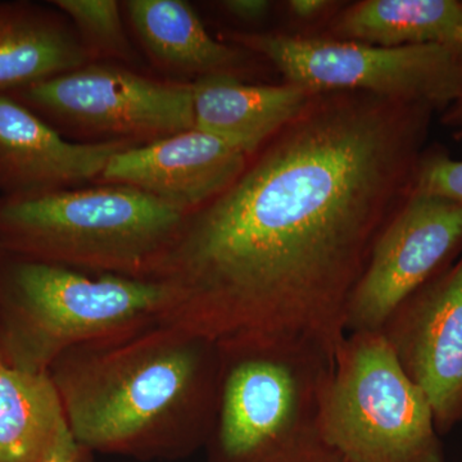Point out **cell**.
I'll return each mask as SVG.
<instances>
[{
	"label": "cell",
	"instance_id": "obj_1",
	"mask_svg": "<svg viewBox=\"0 0 462 462\" xmlns=\"http://www.w3.org/2000/svg\"><path fill=\"white\" fill-rule=\"evenodd\" d=\"M434 112L314 94L158 257L188 336L291 334L337 351L374 245L415 189Z\"/></svg>",
	"mask_w": 462,
	"mask_h": 462
},
{
	"label": "cell",
	"instance_id": "obj_2",
	"mask_svg": "<svg viewBox=\"0 0 462 462\" xmlns=\"http://www.w3.org/2000/svg\"><path fill=\"white\" fill-rule=\"evenodd\" d=\"M217 346L215 462H346L324 430L336 351L291 334Z\"/></svg>",
	"mask_w": 462,
	"mask_h": 462
},
{
	"label": "cell",
	"instance_id": "obj_3",
	"mask_svg": "<svg viewBox=\"0 0 462 462\" xmlns=\"http://www.w3.org/2000/svg\"><path fill=\"white\" fill-rule=\"evenodd\" d=\"M182 217L125 185L0 199V252L51 263L135 270L156 263Z\"/></svg>",
	"mask_w": 462,
	"mask_h": 462
},
{
	"label": "cell",
	"instance_id": "obj_4",
	"mask_svg": "<svg viewBox=\"0 0 462 462\" xmlns=\"http://www.w3.org/2000/svg\"><path fill=\"white\" fill-rule=\"evenodd\" d=\"M324 430L346 462H446L427 397L380 331L346 334L337 348Z\"/></svg>",
	"mask_w": 462,
	"mask_h": 462
},
{
	"label": "cell",
	"instance_id": "obj_5",
	"mask_svg": "<svg viewBox=\"0 0 462 462\" xmlns=\"http://www.w3.org/2000/svg\"><path fill=\"white\" fill-rule=\"evenodd\" d=\"M8 314L5 363L44 370L54 351L108 333L171 300L161 282L91 279L57 263L17 256L0 273Z\"/></svg>",
	"mask_w": 462,
	"mask_h": 462
},
{
	"label": "cell",
	"instance_id": "obj_6",
	"mask_svg": "<svg viewBox=\"0 0 462 462\" xmlns=\"http://www.w3.org/2000/svg\"><path fill=\"white\" fill-rule=\"evenodd\" d=\"M230 39L272 60L289 84L312 94L365 91L434 111L462 98V42L380 47L270 33Z\"/></svg>",
	"mask_w": 462,
	"mask_h": 462
},
{
	"label": "cell",
	"instance_id": "obj_7",
	"mask_svg": "<svg viewBox=\"0 0 462 462\" xmlns=\"http://www.w3.org/2000/svg\"><path fill=\"white\" fill-rule=\"evenodd\" d=\"M218 369L217 343L199 338L127 358L69 401L72 433L93 448L126 445L173 407L208 402Z\"/></svg>",
	"mask_w": 462,
	"mask_h": 462
},
{
	"label": "cell",
	"instance_id": "obj_8",
	"mask_svg": "<svg viewBox=\"0 0 462 462\" xmlns=\"http://www.w3.org/2000/svg\"><path fill=\"white\" fill-rule=\"evenodd\" d=\"M9 96L47 123L109 142L145 144L194 127L191 84L153 80L120 67L88 63Z\"/></svg>",
	"mask_w": 462,
	"mask_h": 462
},
{
	"label": "cell",
	"instance_id": "obj_9",
	"mask_svg": "<svg viewBox=\"0 0 462 462\" xmlns=\"http://www.w3.org/2000/svg\"><path fill=\"white\" fill-rule=\"evenodd\" d=\"M462 251V206L413 189L374 245L346 312V331H380L403 300Z\"/></svg>",
	"mask_w": 462,
	"mask_h": 462
},
{
	"label": "cell",
	"instance_id": "obj_10",
	"mask_svg": "<svg viewBox=\"0 0 462 462\" xmlns=\"http://www.w3.org/2000/svg\"><path fill=\"white\" fill-rule=\"evenodd\" d=\"M380 333L427 397L439 436L462 424V254L394 310Z\"/></svg>",
	"mask_w": 462,
	"mask_h": 462
},
{
	"label": "cell",
	"instance_id": "obj_11",
	"mask_svg": "<svg viewBox=\"0 0 462 462\" xmlns=\"http://www.w3.org/2000/svg\"><path fill=\"white\" fill-rule=\"evenodd\" d=\"M248 158L217 136L193 127L124 149L99 179L144 191L185 216L227 189L245 171Z\"/></svg>",
	"mask_w": 462,
	"mask_h": 462
},
{
	"label": "cell",
	"instance_id": "obj_12",
	"mask_svg": "<svg viewBox=\"0 0 462 462\" xmlns=\"http://www.w3.org/2000/svg\"><path fill=\"white\" fill-rule=\"evenodd\" d=\"M127 142L72 143L25 105L0 94V191L30 199L99 179Z\"/></svg>",
	"mask_w": 462,
	"mask_h": 462
},
{
	"label": "cell",
	"instance_id": "obj_13",
	"mask_svg": "<svg viewBox=\"0 0 462 462\" xmlns=\"http://www.w3.org/2000/svg\"><path fill=\"white\" fill-rule=\"evenodd\" d=\"M191 89L194 127L247 157L291 123L314 96L293 84H243L226 74L199 78Z\"/></svg>",
	"mask_w": 462,
	"mask_h": 462
},
{
	"label": "cell",
	"instance_id": "obj_14",
	"mask_svg": "<svg viewBox=\"0 0 462 462\" xmlns=\"http://www.w3.org/2000/svg\"><path fill=\"white\" fill-rule=\"evenodd\" d=\"M76 457L78 440L47 373L0 363V462Z\"/></svg>",
	"mask_w": 462,
	"mask_h": 462
},
{
	"label": "cell",
	"instance_id": "obj_15",
	"mask_svg": "<svg viewBox=\"0 0 462 462\" xmlns=\"http://www.w3.org/2000/svg\"><path fill=\"white\" fill-rule=\"evenodd\" d=\"M89 60L81 39L50 9L0 2V94L74 71Z\"/></svg>",
	"mask_w": 462,
	"mask_h": 462
},
{
	"label": "cell",
	"instance_id": "obj_16",
	"mask_svg": "<svg viewBox=\"0 0 462 462\" xmlns=\"http://www.w3.org/2000/svg\"><path fill=\"white\" fill-rule=\"evenodd\" d=\"M127 16L145 50L161 65L199 75H233L243 60L216 41L184 0H129Z\"/></svg>",
	"mask_w": 462,
	"mask_h": 462
},
{
	"label": "cell",
	"instance_id": "obj_17",
	"mask_svg": "<svg viewBox=\"0 0 462 462\" xmlns=\"http://www.w3.org/2000/svg\"><path fill=\"white\" fill-rule=\"evenodd\" d=\"M462 2L457 0H365L337 23L343 41L380 47L458 42Z\"/></svg>",
	"mask_w": 462,
	"mask_h": 462
},
{
	"label": "cell",
	"instance_id": "obj_18",
	"mask_svg": "<svg viewBox=\"0 0 462 462\" xmlns=\"http://www.w3.org/2000/svg\"><path fill=\"white\" fill-rule=\"evenodd\" d=\"M51 5L71 18L90 56L132 57L120 3L116 0H53Z\"/></svg>",
	"mask_w": 462,
	"mask_h": 462
},
{
	"label": "cell",
	"instance_id": "obj_19",
	"mask_svg": "<svg viewBox=\"0 0 462 462\" xmlns=\"http://www.w3.org/2000/svg\"><path fill=\"white\" fill-rule=\"evenodd\" d=\"M415 189L462 206V161L452 160L445 153H425Z\"/></svg>",
	"mask_w": 462,
	"mask_h": 462
},
{
	"label": "cell",
	"instance_id": "obj_20",
	"mask_svg": "<svg viewBox=\"0 0 462 462\" xmlns=\"http://www.w3.org/2000/svg\"><path fill=\"white\" fill-rule=\"evenodd\" d=\"M223 7L238 20L256 23L267 16L272 5L266 0H226L223 2Z\"/></svg>",
	"mask_w": 462,
	"mask_h": 462
},
{
	"label": "cell",
	"instance_id": "obj_21",
	"mask_svg": "<svg viewBox=\"0 0 462 462\" xmlns=\"http://www.w3.org/2000/svg\"><path fill=\"white\" fill-rule=\"evenodd\" d=\"M330 3L327 0H291L289 2V9L293 12L294 16L300 18H314L321 14Z\"/></svg>",
	"mask_w": 462,
	"mask_h": 462
},
{
	"label": "cell",
	"instance_id": "obj_22",
	"mask_svg": "<svg viewBox=\"0 0 462 462\" xmlns=\"http://www.w3.org/2000/svg\"><path fill=\"white\" fill-rule=\"evenodd\" d=\"M455 107L454 118H456V123L460 125L462 134V98L458 99L457 102L455 103L454 108Z\"/></svg>",
	"mask_w": 462,
	"mask_h": 462
},
{
	"label": "cell",
	"instance_id": "obj_23",
	"mask_svg": "<svg viewBox=\"0 0 462 462\" xmlns=\"http://www.w3.org/2000/svg\"><path fill=\"white\" fill-rule=\"evenodd\" d=\"M45 462H75V461L63 460V458H51V460H48Z\"/></svg>",
	"mask_w": 462,
	"mask_h": 462
},
{
	"label": "cell",
	"instance_id": "obj_24",
	"mask_svg": "<svg viewBox=\"0 0 462 462\" xmlns=\"http://www.w3.org/2000/svg\"><path fill=\"white\" fill-rule=\"evenodd\" d=\"M456 41L462 42V29L458 30L457 36H456Z\"/></svg>",
	"mask_w": 462,
	"mask_h": 462
},
{
	"label": "cell",
	"instance_id": "obj_25",
	"mask_svg": "<svg viewBox=\"0 0 462 462\" xmlns=\"http://www.w3.org/2000/svg\"><path fill=\"white\" fill-rule=\"evenodd\" d=\"M5 361V357H3L2 352H0V363H3Z\"/></svg>",
	"mask_w": 462,
	"mask_h": 462
}]
</instances>
